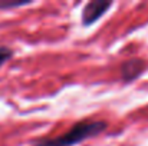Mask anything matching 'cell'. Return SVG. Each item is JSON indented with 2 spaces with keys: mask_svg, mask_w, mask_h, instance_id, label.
Listing matches in <instances>:
<instances>
[{
  "mask_svg": "<svg viewBox=\"0 0 148 146\" xmlns=\"http://www.w3.org/2000/svg\"><path fill=\"white\" fill-rule=\"evenodd\" d=\"M112 1H105V0H94L86 3V6L82 10V24L84 26H91L94 24L97 20H99L111 7H112Z\"/></svg>",
  "mask_w": 148,
  "mask_h": 146,
  "instance_id": "7a4b0ae2",
  "label": "cell"
},
{
  "mask_svg": "<svg viewBox=\"0 0 148 146\" xmlns=\"http://www.w3.org/2000/svg\"><path fill=\"white\" fill-rule=\"evenodd\" d=\"M32 4V1H0V10H6V9H14V7H22V6H27Z\"/></svg>",
  "mask_w": 148,
  "mask_h": 146,
  "instance_id": "5b68a950",
  "label": "cell"
},
{
  "mask_svg": "<svg viewBox=\"0 0 148 146\" xmlns=\"http://www.w3.org/2000/svg\"><path fill=\"white\" fill-rule=\"evenodd\" d=\"M145 70V62L143 59H130L121 65V79L124 82L135 80Z\"/></svg>",
  "mask_w": 148,
  "mask_h": 146,
  "instance_id": "3957f363",
  "label": "cell"
},
{
  "mask_svg": "<svg viewBox=\"0 0 148 146\" xmlns=\"http://www.w3.org/2000/svg\"><path fill=\"white\" fill-rule=\"evenodd\" d=\"M13 54H14L13 49L7 48V46H0V67L3 65H6L13 57Z\"/></svg>",
  "mask_w": 148,
  "mask_h": 146,
  "instance_id": "277c9868",
  "label": "cell"
},
{
  "mask_svg": "<svg viewBox=\"0 0 148 146\" xmlns=\"http://www.w3.org/2000/svg\"><path fill=\"white\" fill-rule=\"evenodd\" d=\"M108 128V122L101 119H84L76 122L69 130L55 138H43L32 146H73L89 138L98 136Z\"/></svg>",
  "mask_w": 148,
  "mask_h": 146,
  "instance_id": "6da1fadb",
  "label": "cell"
}]
</instances>
